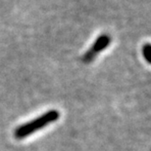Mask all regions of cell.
Wrapping results in <instances>:
<instances>
[{
  "label": "cell",
  "mask_w": 151,
  "mask_h": 151,
  "mask_svg": "<svg viewBox=\"0 0 151 151\" xmlns=\"http://www.w3.org/2000/svg\"><path fill=\"white\" fill-rule=\"evenodd\" d=\"M59 117L60 113L58 110H55V109L49 110L45 112V113H43L42 115H40L39 117L35 118L34 120L16 128L14 132V136L17 139H25V137H28L30 134L35 133V132H37L40 129H43V128H45L48 125L58 120Z\"/></svg>",
  "instance_id": "cell-1"
},
{
  "label": "cell",
  "mask_w": 151,
  "mask_h": 151,
  "mask_svg": "<svg viewBox=\"0 0 151 151\" xmlns=\"http://www.w3.org/2000/svg\"><path fill=\"white\" fill-rule=\"evenodd\" d=\"M112 41V38L109 34H101L94 42H93L90 49H88L82 57V62L85 63H90L101 51L105 50Z\"/></svg>",
  "instance_id": "cell-2"
},
{
  "label": "cell",
  "mask_w": 151,
  "mask_h": 151,
  "mask_svg": "<svg viewBox=\"0 0 151 151\" xmlns=\"http://www.w3.org/2000/svg\"><path fill=\"white\" fill-rule=\"evenodd\" d=\"M142 55L144 59L148 63H151V45L150 43H146L142 47Z\"/></svg>",
  "instance_id": "cell-3"
}]
</instances>
